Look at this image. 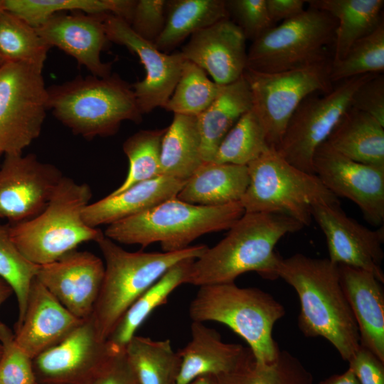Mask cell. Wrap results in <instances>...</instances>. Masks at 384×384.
<instances>
[{
  "mask_svg": "<svg viewBox=\"0 0 384 384\" xmlns=\"http://www.w3.org/2000/svg\"><path fill=\"white\" fill-rule=\"evenodd\" d=\"M47 91L48 107L54 117L87 140L115 134L124 121H142L132 85L117 73L106 78L79 75Z\"/></svg>",
  "mask_w": 384,
  "mask_h": 384,
  "instance_id": "3",
  "label": "cell"
},
{
  "mask_svg": "<svg viewBox=\"0 0 384 384\" xmlns=\"http://www.w3.org/2000/svg\"><path fill=\"white\" fill-rule=\"evenodd\" d=\"M228 18L252 42L275 25L270 18L266 0H225Z\"/></svg>",
  "mask_w": 384,
  "mask_h": 384,
  "instance_id": "42",
  "label": "cell"
},
{
  "mask_svg": "<svg viewBox=\"0 0 384 384\" xmlns=\"http://www.w3.org/2000/svg\"><path fill=\"white\" fill-rule=\"evenodd\" d=\"M312 168L314 174L334 196L356 204L368 223L383 225L384 166L355 161L324 142L314 153Z\"/></svg>",
  "mask_w": 384,
  "mask_h": 384,
  "instance_id": "13",
  "label": "cell"
},
{
  "mask_svg": "<svg viewBox=\"0 0 384 384\" xmlns=\"http://www.w3.org/2000/svg\"><path fill=\"white\" fill-rule=\"evenodd\" d=\"M303 228L282 214L245 213L223 239L193 262L185 284L201 287L231 283L248 272L275 279L282 257L274 251L276 245L287 234Z\"/></svg>",
  "mask_w": 384,
  "mask_h": 384,
  "instance_id": "2",
  "label": "cell"
},
{
  "mask_svg": "<svg viewBox=\"0 0 384 384\" xmlns=\"http://www.w3.org/2000/svg\"><path fill=\"white\" fill-rule=\"evenodd\" d=\"M218 384H313L311 373L294 355L280 350L270 363H262L250 349L233 371L216 377Z\"/></svg>",
  "mask_w": 384,
  "mask_h": 384,
  "instance_id": "34",
  "label": "cell"
},
{
  "mask_svg": "<svg viewBox=\"0 0 384 384\" xmlns=\"http://www.w3.org/2000/svg\"><path fill=\"white\" fill-rule=\"evenodd\" d=\"M246 41L241 29L227 18L191 36L180 53L215 83L226 85L238 80L247 68Z\"/></svg>",
  "mask_w": 384,
  "mask_h": 384,
  "instance_id": "20",
  "label": "cell"
},
{
  "mask_svg": "<svg viewBox=\"0 0 384 384\" xmlns=\"http://www.w3.org/2000/svg\"><path fill=\"white\" fill-rule=\"evenodd\" d=\"M336 27L330 14L309 6L252 41L247 68L278 73L332 61Z\"/></svg>",
  "mask_w": 384,
  "mask_h": 384,
  "instance_id": "9",
  "label": "cell"
},
{
  "mask_svg": "<svg viewBox=\"0 0 384 384\" xmlns=\"http://www.w3.org/2000/svg\"><path fill=\"white\" fill-rule=\"evenodd\" d=\"M14 293L10 284L0 277V306Z\"/></svg>",
  "mask_w": 384,
  "mask_h": 384,
  "instance_id": "49",
  "label": "cell"
},
{
  "mask_svg": "<svg viewBox=\"0 0 384 384\" xmlns=\"http://www.w3.org/2000/svg\"><path fill=\"white\" fill-rule=\"evenodd\" d=\"M37 384H38V383H37Z\"/></svg>",
  "mask_w": 384,
  "mask_h": 384,
  "instance_id": "55",
  "label": "cell"
},
{
  "mask_svg": "<svg viewBox=\"0 0 384 384\" xmlns=\"http://www.w3.org/2000/svg\"><path fill=\"white\" fill-rule=\"evenodd\" d=\"M166 6V0H137L129 23L132 31L154 44L165 26Z\"/></svg>",
  "mask_w": 384,
  "mask_h": 384,
  "instance_id": "43",
  "label": "cell"
},
{
  "mask_svg": "<svg viewBox=\"0 0 384 384\" xmlns=\"http://www.w3.org/2000/svg\"><path fill=\"white\" fill-rule=\"evenodd\" d=\"M166 128L140 130L128 137L122 145L129 161L124 182L110 195H116L134 184L160 176V154Z\"/></svg>",
  "mask_w": 384,
  "mask_h": 384,
  "instance_id": "38",
  "label": "cell"
},
{
  "mask_svg": "<svg viewBox=\"0 0 384 384\" xmlns=\"http://www.w3.org/2000/svg\"><path fill=\"white\" fill-rule=\"evenodd\" d=\"M50 48L26 21L6 10L0 13V54L6 62L43 68Z\"/></svg>",
  "mask_w": 384,
  "mask_h": 384,
  "instance_id": "35",
  "label": "cell"
},
{
  "mask_svg": "<svg viewBox=\"0 0 384 384\" xmlns=\"http://www.w3.org/2000/svg\"><path fill=\"white\" fill-rule=\"evenodd\" d=\"M1 345L0 344V357H1Z\"/></svg>",
  "mask_w": 384,
  "mask_h": 384,
  "instance_id": "53",
  "label": "cell"
},
{
  "mask_svg": "<svg viewBox=\"0 0 384 384\" xmlns=\"http://www.w3.org/2000/svg\"><path fill=\"white\" fill-rule=\"evenodd\" d=\"M4 10V0H0V13Z\"/></svg>",
  "mask_w": 384,
  "mask_h": 384,
  "instance_id": "51",
  "label": "cell"
},
{
  "mask_svg": "<svg viewBox=\"0 0 384 384\" xmlns=\"http://www.w3.org/2000/svg\"><path fill=\"white\" fill-rule=\"evenodd\" d=\"M355 161L384 166V126L352 107L346 112L325 141Z\"/></svg>",
  "mask_w": 384,
  "mask_h": 384,
  "instance_id": "27",
  "label": "cell"
},
{
  "mask_svg": "<svg viewBox=\"0 0 384 384\" xmlns=\"http://www.w3.org/2000/svg\"><path fill=\"white\" fill-rule=\"evenodd\" d=\"M223 86L210 80L201 68L184 60L178 82L163 108L174 114L198 117L215 100Z\"/></svg>",
  "mask_w": 384,
  "mask_h": 384,
  "instance_id": "37",
  "label": "cell"
},
{
  "mask_svg": "<svg viewBox=\"0 0 384 384\" xmlns=\"http://www.w3.org/2000/svg\"><path fill=\"white\" fill-rule=\"evenodd\" d=\"M277 278L297 292L298 326L306 337H323L348 361L360 346L358 326L340 282L338 265L296 253L281 257Z\"/></svg>",
  "mask_w": 384,
  "mask_h": 384,
  "instance_id": "1",
  "label": "cell"
},
{
  "mask_svg": "<svg viewBox=\"0 0 384 384\" xmlns=\"http://www.w3.org/2000/svg\"><path fill=\"white\" fill-rule=\"evenodd\" d=\"M105 14L80 11L57 13L36 28L51 48L55 46L74 58L91 75L106 78L112 74V63L101 59V53L110 41L105 32Z\"/></svg>",
  "mask_w": 384,
  "mask_h": 384,
  "instance_id": "19",
  "label": "cell"
},
{
  "mask_svg": "<svg viewBox=\"0 0 384 384\" xmlns=\"http://www.w3.org/2000/svg\"><path fill=\"white\" fill-rule=\"evenodd\" d=\"M83 321L73 315L34 277L22 322L15 329V339L33 360L63 341Z\"/></svg>",
  "mask_w": 384,
  "mask_h": 384,
  "instance_id": "21",
  "label": "cell"
},
{
  "mask_svg": "<svg viewBox=\"0 0 384 384\" xmlns=\"http://www.w3.org/2000/svg\"><path fill=\"white\" fill-rule=\"evenodd\" d=\"M96 243L105 260V274L90 317L103 341L128 308L171 267L186 259H197L208 248L198 245L174 252H132L105 235Z\"/></svg>",
  "mask_w": 384,
  "mask_h": 384,
  "instance_id": "4",
  "label": "cell"
},
{
  "mask_svg": "<svg viewBox=\"0 0 384 384\" xmlns=\"http://www.w3.org/2000/svg\"><path fill=\"white\" fill-rule=\"evenodd\" d=\"M117 350L100 338L91 317L33 361L38 384H86Z\"/></svg>",
  "mask_w": 384,
  "mask_h": 384,
  "instance_id": "15",
  "label": "cell"
},
{
  "mask_svg": "<svg viewBox=\"0 0 384 384\" xmlns=\"http://www.w3.org/2000/svg\"><path fill=\"white\" fill-rule=\"evenodd\" d=\"M249 181L247 166L203 162L176 198L194 205L225 206L240 201Z\"/></svg>",
  "mask_w": 384,
  "mask_h": 384,
  "instance_id": "25",
  "label": "cell"
},
{
  "mask_svg": "<svg viewBox=\"0 0 384 384\" xmlns=\"http://www.w3.org/2000/svg\"><path fill=\"white\" fill-rule=\"evenodd\" d=\"M331 63L278 73L245 69L243 76L251 91L252 109L264 127L270 147L279 144L289 120L305 97L333 89Z\"/></svg>",
  "mask_w": 384,
  "mask_h": 384,
  "instance_id": "11",
  "label": "cell"
},
{
  "mask_svg": "<svg viewBox=\"0 0 384 384\" xmlns=\"http://www.w3.org/2000/svg\"><path fill=\"white\" fill-rule=\"evenodd\" d=\"M105 274L102 260L89 251L72 250L38 265L36 278L73 315L91 316Z\"/></svg>",
  "mask_w": 384,
  "mask_h": 384,
  "instance_id": "18",
  "label": "cell"
},
{
  "mask_svg": "<svg viewBox=\"0 0 384 384\" xmlns=\"http://www.w3.org/2000/svg\"><path fill=\"white\" fill-rule=\"evenodd\" d=\"M124 352L139 384H176L181 358L169 339L134 336Z\"/></svg>",
  "mask_w": 384,
  "mask_h": 384,
  "instance_id": "32",
  "label": "cell"
},
{
  "mask_svg": "<svg viewBox=\"0 0 384 384\" xmlns=\"http://www.w3.org/2000/svg\"><path fill=\"white\" fill-rule=\"evenodd\" d=\"M63 176L56 166L33 154H5L0 167V219L14 224L37 216Z\"/></svg>",
  "mask_w": 384,
  "mask_h": 384,
  "instance_id": "14",
  "label": "cell"
},
{
  "mask_svg": "<svg viewBox=\"0 0 384 384\" xmlns=\"http://www.w3.org/2000/svg\"><path fill=\"white\" fill-rule=\"evenodd\" d=\"M270 148L264 127L252 109L227 133L213 161L247 166Z\"/></svg>",
  "mask_w": 384,
  "mask_h": 384,
  "instance_id": "36",
  "label": "cell"
},
{
  "mask_svg": "<svg viewBox=\"0 0 384 384\" xmlns=\"http://www.w3.org/2000/svg\"><path fill=\"white\" fill-rule=\"evenodd\" d=\"M38 265L28 262L17 250L10 235V224L0 219V277L12 287L16 297L18 316L15 329L23 320L31 284Z\"/></svg>",
  "mask_w": 384,
  "mask_h": 384,
  "instance_id": "40",
  "label": "cell"
},
{
  "mask_svg": "<svg viewBox=\"0 0 384 384\" xmlns=\"http://www.w3.org/2000/svg\"><path fill=\"white\" fill-rule=\"evenodd\" d=\"M305 4L304 0H266L270 18L274 25L299 15L305 10Z\"/></svg>",
  "mask_w": 384,
  "mask_h": 384,
  "instance_id": "47",
  "label": "cell"
},
{
  "mask_svg": "<svg viewBox=\"0 0 384 384\" xmlns=\"http://www.w3.org/2000/svg\"><path fill=\"white\" fill-rule=\"evenodd\" d=\"M38 66L20 62L0 65V151L21 154L41 134L48 91Z\"/></svg>",
  "mask_w": 384,
  "mask_h": 384,
  "instance_id": "10",
  "label": "cell"
},
{
  "mask_svg": "<svg viewBox=\"0 0 384 384\" xmlns=\"http://www.w3.org/2000/svg\"><path fill=\"white\" fill-rule=\"evenodd\" d=\"M1 154H3L0 151V156H1Z\"/></svg>",
  "mask_w": 384,
  "mask_h": 384,
  "instance_id": "54",
  "label": "cell"
},
{
  "mask_svg": "<svg viewBox=\"0 0 384 384\" xmlns=\"http://www.w3.org/2000/svg\"><path fill=\"white\" fill-rule=\"evenodd\" d=\"M244 213L240 201L213 207L174 197L108 225L104 235L114 242L143 247L158 242L163 252H174L204 234L230 229Z\"/></svg>",
  "mask_w": 384,
  "mask_h": 384,
  "instance_id": "6",
  "label": "cell"
},
{
  "mask_svg": "<svg viewBox=\"0 0 384 384\" xmlns=\"http://www.w3.org/2000/svg\"><path fill=\"white\" fill-rule=\"evenodd\" d=\"M360 384H384V362L360 344L348 361Z\"/></svg>",
  "mask_w": 384,
  "mask_h": 384,
  "instance_id": "46",
  "label": "cell"
},
{
  "mask_svg": "<svg viewBox=\"0 0 384 384\" xmlns=\"http://www.w3.org/2000/svg\"><path fill=\"white\" fill-rule=\"evenodd\" d=\"M252 108L251 91L243 75L235 82L223 86L211 105L197 117L203 162L213 161L227 133Z\"/></svg>",
  "mask_w": 384,
  "mask_h": 384,
  "instance_id": "26",
  "label": "cell"
},
{
  "mask_svg": "<svg viewBox=\"0 0 384 384\" xmlns=\"http://www.w3.org/2000/svg\"><path fill=\"white\" fill-rule=\"evenodd\" d=\"M375 74L369 73L336 82L327 93L315 92L305 97L292 115L279 144L277 153L297 169L314 174L312 160L351 107L355 91Z\"/></svg>",
  "mask_w": 384,
  "mask_h": 384,
  "instance_id": "12",
  "label": "cell"
},
{
  "mask_svg": "<svg viewBox=\"0 0 384 384\" xmlns=\"http://www.w3.org/2000/svg\"><path fill=\"white\" fill-rule=\"evenodd\" d=\"M340 282L356 320L360 344L384 362V290L371 272L338 265Z\"/></svg>",
  "mask_w": 384,
  "mask_h": 384,
  "instance_id": "22",
  "label": "cell"
},
{
  "mask_svg": "<svg viewBox=\"0 0 384 384\" xmlns=\"http://www.w3.org/2000/svg\"><path fill=\"white\" fill-rule=\"evenodd\" d=\"M190 341L178 351L181 368L176 384H188L198 377H215L234 370L250 351L240 344L223 342L218 331L192 321Z\"/></svg>",
  "mask_w": 384,
  "mask_h": 384,
  "instance_id": "23",
  "label": "cell"
},
{
  "mask_svg": "<svg viewBox=\"0 0 384 384\" xmlns=\"http://www.w3.org/2000/svg\"><path fill=\"white\" fill-rule=\"evenodd\" d=\"M311 216L326 237L331 262L370 272L384 283L383 225L368 228L348 216L340 203L314 205Z\"/></svg>",
  "mask_w": 384,
  "mask_h": 384,
  "instance_id": "16",
  "label": "cell"
},
{
  "mask_svg": "<svg viewBox=\"0 0 384 384\" xmlns=\"http://www.w3.org/2000/svg\"><path fill=\"white\" fill-rule=\"evenodd\" d=\"M5 62L6 61L4 60L1 55L0 54V65H3Z\"/></svg>",
  "mask_w": 384,
  "mask_h": 384,
  "instance_id": "52",
  "label": "cell"
},
{
  "mask_svg": "<svg viewBox=\"0 0 384 384\" xmlns=\"http://www.w3.org/2000/svg\"><path fill=\"white\" fill-rule=\"evenodd\" d=\"M247 166L250 181L240 200L245 213L282 214L304 227L313 220V206L340 203L315 174L292 165L273 147Z\"/></svg>",
  "mask_w": 384,
  "mask_h": 384,
  "instance_id": "8",
  "label": "cell"
},
{
  "mask_svg": "<svg viewBox=\"0 0 384 384\" xmlns=\"http://www.w3.org/2000/svg\"><path fill=\"white\" fill-rule=\"evenodd\" d=\"M384 70V22L372 33L356 41L346 56L331 63L330 79L333 84L341 80Z\"/></svg>",
  "mask_w": 384,
  "mask_h": 384,
  "instance_id": "39",
  "label": "cell"
},
{
  "mask_svg": "<svg viewBox=\"0 0 384 384\" xmlns=\"http://www.w3.org/2000/svg\"><path fill=\"white\" fill-rule=\"evenodd\" d=\"M186 181L159 176L138 183L119 193L90 203L83 210V220L92 228L110 225L176 197Z\"/></svg>",
  "mask_w": 384,
  "mask_h": 384,
  "instance_id": "24",
  "label": "cell"
},
{
  "mask_svg": "<svg viewBox=\"0 0 384 384\" xmlns=\"http://www.w3.org/2000/svg\"><path fill=\"white\" fill-rule=\"evenodd\" d=\"M319 384H360L353 372L348 368L344 373L333 375Z\"/></svg>",
  "mask_w": 384,
  "mask_h": 384,
  "instance_id": "48",
  "label": "cell"
},
{
  "mask_svg": "<svg viewBox=\"0 0 384 384\" xmlns=\"http://www.w3.org/2000/svg\"><path fill=\"white\" fill-rule=\"evenodd\" d=\"M86 384H139L124 349L117 350Z\"/></svg>",
  "mask_w": 384,
  "mask_h": 384,
  "instance_id": "45",
  "label": "cell"
},
{
  "mask_svg": "<svg viewBox=\"0 0 384 384\" xmlns=\"http://www.w3.org/2000/svg\"><path fill=\"white\" fill-rule=\"evenodd\" d=\"M195 260L186 259L174 265L128 308L107 338L114 348L124 349L150 314L165 304L175 289L185 284Z\"/></svg>",
  "mask_w": 384,
  "mask_h": 384,
  "instance_id": "31",
  "label": "cell"
},
{
  "mask_svg": "<svg viewBox=\"0 0 384 384\" xmlns=\"http://www.w3.org/2000/svg\"><path fill=\"white\" fill-rule=\"evenodd\" d=\"M105 32L110 41L125 46L138 56L146 75L132 84L142 114L164 107L179 79L184 58L179 52L166 53L137 36L123 19L110 14L104 16Z\"/></svg>",
  "mask_w": 384,
  "mask_h": 384,
  "instance_id": "17",
  "label": "cell"
},
{
  "mask_svg": "<svg viewBox=\"0 0 384 384\" xmlns=\"http://www.w3.org/2000/svg\"><path fill=\"white\" fill-rule=\"evenodd\" d=\"M164 28L154 45L169 53L186 38L228 18L225 0L166 1Z\"/></svg>",
  "mask_w": 384,
  "mask_h": 384,
  "instance_id": "30",
  "label": "cell"
},
{
  "mask_svg": "<svg viewBox=\"0 0 384 384\" xmlns=\"http://www.w3.org/2000/svg\"><path fill=\"white\" fill-rule=\"evenodd\" d=\"M137 0H4V10L37 28L55 14H110L130 23Z\"/></svg>",
  "mask_w": 384,
  "mask_h": 384,
  "instance_id": "33",
  "label": "cell"
},
{
  "mask_svg": "<svg viewBox=\"0 0 384 384\" xmlns=\"http://www.w3.org/2000/svg\"><path fill=\"white\" fill-rule=\"evenodd\" d=\"M188 384H218L216 377L206 375L196 378Z\"/></svg>",
  "mask_w": 384,
  "mask_h": 384,
  "instance_id": "50",
  "label": "cell"
},
{
  "mask_svg": "<svg viewBox=\"0 0 384 384\" xmlns=\"http://www.w3.org/2000/svg\"><path fill=\"white\" fill-rule=\"evenodd\" d=\"M0 384H37L32 359L18 345L11 329L0 321Z\"/></svg>",
  "mask_w": 384,
  "mask_h": 384,
  "instance_id": "41",
  "label": "cell"
},
{
  "mask_svg": "<svg viewBox=\"0 0 384 384\" xmlns=\"http://www.w3.org/2000/svg\"><path fill=\"white\" fill-rule=\"evenodd\" d=\"M203 163L197 117L174 114L162 139L160 176L186 181Z\"/></svg>",
  "mask_w": 384,
  "mask_h": 384,
  "instance_id": "29",
  "label": "cell"
},
{
  "mask_svg": "<svg viewBox=\"0 0 384 384\" xmlns=\"http://www.w3.org/2000/svg\"><path fill=\"white\" fill-rule=\"evenodd\" d=\"M92 193L86 183L63 176L44 210L26 221L10 224L11 238L28 262L42 265L76 250L85 242H97L105 235L82 218Z\"/></svg>",
  "mask_w": 384,
  "mask_h": 384,
  "instance_id": "5",
  "label": "cell"
},
{
  "mask_svg": "<svg viewBox=\"0 0 384 384\" xmlns=\"http://www.w3.org/2000/svg\"><path fill=\"white\" fill-rule=\"evenodd\" d=\"M351 107L363 112L384 126V76L375 74L353 95Z\"/></svg>",
  "mask_w": 384,
  "mask_h": 384,
  "instance_id": "44",
  "label": "cell"
},
{
  "mask_svg": "<svg viewBox=\"0 0 384 384\" xmlns=\"http://www.w3.org/2000/svg\"><path fill=\"white\" fill-rule=\"evenodd\" d=\"M309 7L324 11L337 21L332 63L341 61L352 45L383 21V0H309Z\"/></svg>",
  "mask_w": 384,
  "mask_h": 384,
  "instance_id": "28",
  "label": "cell"
},
{
  "mask_svg": "<svg viewBox=\"0 0 384 384\" xmlns=\"http://www.w3.org/2000/svg\"><path fill=\"white\" fill-rule=\"evenodd\" d=\"M284 306L269 293L235 282L199 287L189 306L192 321H215L228 326L248 344L257 361L272 362L280 349L272 335Z\"/></svg>",
  "mask_w": 384,
  "mask_h": 384,
  "instance_id": "7",
  "label": "cell"
}]
</instances>
